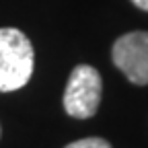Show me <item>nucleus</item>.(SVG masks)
<instances>
[{
  "mask_svg": "<svg viewBox=\"0 0 148 148\" xmlns=\"http://www.w3.org/2000/svg\"><path fill=\"white\" fill-rule=\"evenodd\" d=\"M132 2H134L138 8H142V10H146V12H148V0H132Z\"/></svg>",
  "mask_w": 148,
  "mask_h": 148,
  "instance_id": "5",
  "label": "nucleus"
},
{
  "mask_svg": "<svg viewBox=\"0 0 148 148\" xmlns=\"http://www.w3.org/2000/svg\"><path fill=\"white\" fill-rule=\"evenodd\" d=\"M111 58L132 84H148V31H132L115 39Z\"/></svg>",
  "mask_w": 148,
  "mask_h": 148,
  "instance_id": "3",
  "label": "nucleus"
},
{
  "mask_svg": "<svg viewBox=\"0 0 148 148\" xmlns=\"http://www.w3.org/2000/svg\"><path fill=\"white\" fill-rule=\"evenodd\" d=\"M101 74L88 66L80 64L70 72V78L64 90V109L76 119H88L97 113L101 103Z\"/></svg>",
  "mask_w": 148,
  "mask_h": 148,
  "instance_id": "2",
  "label": "nucleus"
},
{
  "mask_svg": "<svg viewBox=\"0 0 148 148\" xmlns=\"http://www.w3.org/2000/svg\"><path fill=\"white\" fill-rule=\"evenodd\" d=\"M35 66V51L27 35L18 29H0V92L23 88Z\"/></svg>",
  "mask_w": 148,
  "mask_h": 148,
  "instance_id": "1",
  "label": "nucleus"
},
{
  "mask_svg": "<svg viewBox=\"0 0 148 148\" xmlns=\"http://www.w3.org/2000/svg\"><path fill=\"white\" fill-rule=\"evenodd\" d=\"M64 148H111V144L103 138H82V140H76Z\"/></svg>",
  "mask_w": 148,
  "mask_h": 148,
  "instance_id": "4",
  "label": "nucleus"
}]
</instances>
